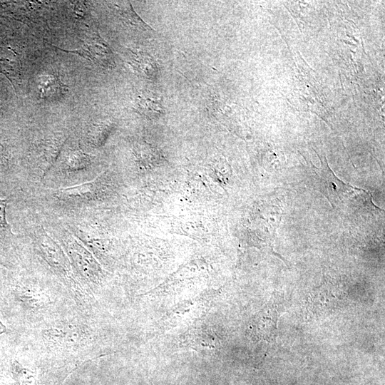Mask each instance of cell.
Returning a JSON list of instances; mask_svg holds the SVG:
<instances>
[{
  "label": "cell",
  "instance_id": "obj_1",
  "mask_svg": "<svg viewBox=\"0 0 385 385\" xmlns=\"http://www.w3.org/2000/svg\"><path fill=\"white\" fill-rule=\"evenodd\" d=\"M312 183L329 200L333 208L346 213L372 212L380 209L372 201L371 193L346 184L338 178L328 165L313 167Z\"/></svg>",
  "mask_w": 385,
  "mask_h": 385
},
{
  "label": "cell",
  "instance_id": "obj_4",
  "mask_svg": "<svg viewBox=\"0 0 385 385\" xmlns=\"http://www.w3.org/2000/svg\"><path fill=\"white\" fill-rule=\"evenodd\" d=\"M38 245L48 263L63 274L71 273L68 260L61 247L42 229L39 231Z\"/></svg>",
  "mask_w": 385,
  "mask_h": 385
},
{
  "label": "cell",
  "instance_id": "obj_13",
  "mask_svg": "<svg viewBox=\"0 0 385 385\" xmlns=\"http://www.w3.org/2000/svg\"><path fill=\"white\" fill-rule=\"evenodd\" d=\"M93 183V181L76 185V187L60 189L57 192L64 197L83 198L90 195Z\"/></svg>",
  "mask_w": 385,
  "mask_h": 385
},
{
  "label": "cell",
  "instance_id": "obj_3",
  "mask_svg": "<svg viewBox=\"0 0 385 385\" xmlns=\"http://www.w3.org/2000/svg\"><path fill=\"white\" fill-rule=\"evenodd\" d=\"M57 48L65 53L78 55L103 68L115 66L113 51L97 31H88L78 49L68 51Z\"/></svg>",
  "mask_w": 385,
  "mask_h": 385
},
{
  "label": "cell",
  "instance_id": "obj_5",
  "mask_svg": "<svg viewBox=\"0 0 385 385\" xmlns=\"http://www.w3.org/2000/svg\"><path fill=\"white\" fill-rule=\"evenodd\" d=\"M274 297L272 301L261 311L256 322L257 338L270 342L274 340L277 332L278 311Z\"/></svg>",
  "mask_w": 385,
  "mask_h": 385
},
{
  "label": "cell",
  "instance_id": "obj_11",
  "mask_svg": "<svg viewBox=\"0 0 385 385\" xmlns=\"http://www.w3.org/2000/svg\"><path fill=\"white\" fill-rule=\"evenodd\" d=\"M11 371L16 385H36L33 373L16 360L11 363Z\"/></svg>",
  "mask_w": 385,
  "mask_h": 385
},
{
  "label": "cell",
  "instance_id": "obj_16",
  "mask_svg": "<svg viewBox=\"0 0 385 385\" xmlns=\"http://www.w3.org/2000/svg\"><path fill=\"white\" fill-rule=\"evenodd\" d=\"M7 332L6 326L0 320V334H2Z\"/></svg>",
  "mask_w": 385,
  "mask_h": 385
},
{
  "label": "cell",
  "instance_id": "obj_2",
  "mask_svg": "<svg viewBox=\"0 0 385 385\" xmlns=\"http://www.w3.org/2000/svg\"><path fill=\"white\" fill-rule=\"evenodd\" d=\"M347 294L342 286L331 279L323 282L308 294L306 299L307 312L312 317H319L341 308Z\"/></svg>",
  "mask_w": 385,
  "mask_h": 385
},
{
  "label": "cell",
  "instance_id": "obj_14",
  "mask_svg": "<svg viewBox=\"0 0 385 385\" xmlns=\"http://www.w3.org/2000/svg\"><path fill=\"white\" fill-rule=\"evenodd\" d=\"M108 125L105 123H95L88 131V139L93 144H98L101 141L103 133H104Z\"/></svg>",
  "mask_w": 385,
  "mask_h": 385
},
{
  "label": "cell",
  "instance_id": "obj_8",
  "mask_svg": "<svg viewBox=\"0 0 385 385\" xmlns=\"http://www.w3.org/2000/svg\"><path fill=\"white\" fill-rule=\"evenodd\" d=\"M68 250L76 267L83 274L90 278L96 262L90 252L76 240H72L68 245Z\"/></svg>",
  "mask_w": 385,
  "mask_h": 385
},
{
  "label": "cell",
  "instance_id": "obj_12",
  "mask_svg": "<svg viewBox=\"0 0 385 385\" xmlns=\"http://www.w3.org/2000/svg\"><path fill=\"white\" fill-rule=\"evenodd\" d=\"M63 163L66 169L81 170L89 165L90 157L81 150H72L67 154Z\"/></svg>",
  "mask_w": 385,
  "mask_h": 385
},
{
  "label": "cell",
  "instance_id": "obj_15",
  "mask_svg": "<svg viewBox=\"0 0 385 385\" xmlns=\"http://www.w3.org/2000/svg\"><path fill=\"white\" fill-rule=\"evenodd\" d=\"M7 199L0 198V232H11L10 225L6 220Z\"/></svg>",
  "mask_w": 385,
  "mask_h": 385
},
{
  "label": "cell",
  "instance_id": "obj_9",
  "mask_svg": "<svg viewBox=\"0 0 385 385\" xmlns=\"http://www.w3.org/2000/svg\"><path fill=\"white\" fill-rule=\"evenodd\" d=\"M115 12L127 24L136 29L152 30L133 10L131 4L126 1H115L112 3Z\"/></svg>",
  "mask_w": 385,
  "mask_h": 385
},
{
  "label": "cell",
  "instance_id": "obj_7",
  "mask_svg": "<svg viewBox=\"0 0 385 385\" xmlns=\"http://www.w3.org/2000/svg\"><path fill=\"white\" fill-rule=\"evenodd\" d=\"M39 97L43 100L53 101L65 94L66 86L59 78L52 74L39 76L36 82Z\"/></svg>",
  "mask_w": 385,
  "mask_h": 385
},
{
  "label": "cell",
  "instance_id": "obj_6",
  "mask_svg": "<svg viewBox=\"0 0 385 385\" xmlns=\"http://www.w3.org/2000/svg\"><path fill=\"white\" fill-rule=\"evenodd\" d=\"M124 53L128 63L138 75L148 79L156 76L158 71L157 63L149 54L131 49H126Z\"/></svg>",
  "mask_w": 385,
  "mask_h": 385
},
{
  "label": "cell",
  "instance_id": "obj_10",
  "mask_svg": "<svg viewBox=\"0 0 385 385\" xmlns=\"http://www.w3.org/2000/svg\"><path fill=\"white\" fill-rule=\"evenodd\" d=\"M135 109L146 115H159L163 112V108L158 98L148 93L138 96Z\"/></svg>",
  "mask_w": 385,
  "mask_h": 385
}]
</instances>
